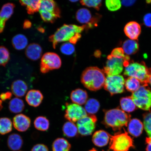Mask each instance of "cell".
<instances>
[{"instance_id": "cell-3", "label": "cell", "mask_w": 151, "mask_h": 151, "mask_svg": "<svg viewBox=\"0 0 151 151\" xmlns=\"http://www.w3.org/2000/svg\"><path fill=\"white\" fill-rule=\"evenodd\" d=\"M131 116L118 108L106 111L103 123L107 127H111L114 131L120 130L124 126H127Z\"/></svg>"}, {"instance_id": "cell-33", "label": "cell", "mask_w": 151, "mask_h": 151, "mask_svg": "<svg viewBox=\"0 0 151 151\" xmlns=\"http://www.w3.org/2000/svg\"><path fill=\"white\" fill-rule=\"evenodd\" d=\"M12 130V123L10 119L4 117L0 118V134L4 135Z\"/></svg>"}, {"instance_id": "cell-42", "label": "cell", "mask_w": 151, "mask_h": 151, "mask_svg": "<svg viewBox=\"0 0 151 151\" xmlns=\"http://www.w3.org/2000/svg\"><path fill=\"white\" fill-rule=\"evenodd\" d=\"M31 151H49V150L46 145L42 144H38L33 147Z\"/></svg>"}, {"instance_id": "cell-24", "label": "cell", "mask_w": 151, "mask_h": 151, "mask_svg": "<svg viewBox=\"0 0 151 151\" xmlns=\"http://www.w3.org/2000/svg\"><path fill=\"white\" fill-rule=\"evenodd\" d=\"M12 43L15 49L20 50L27 47L28 40L26 36L22 34H18L13 37Z\"/></svg>"}, {"instance_id": "cell-22", "label": "cell", "mask_w": 151, "mask_h": 151, "mask_svg": "<svg viewBox=\"0 0 151 151\" xmlns=\"http://www.w3.org/2000/svg\"><path fill=\"white\" fill-rule=\"evenodd\" d=\"M128 130L130 134L135 137H137L142 133L143 125L140 120L133 119L128 123Z\"/></svg>"}, {"instance_id": "cell-35", "label": "cell", "mask_w": 151, "mask_h": 151, "mask_svg": "<svg viewBox=\"0 0 151 151\" xmlns=\"http://www.w3.org/2000/svg\"><path fill=\"white\" fill-rule=\"evenodd\" d=\"M10 58L8 49L4 46H0V65L5 66Z\"/></svg>"}, {"instance_id": "cell-19", "label": "cell", "mask_w": 151, "mask_h": 151, "mask_svg": "<svg viewBox=\"0 0 151 151\" xmlns=\"http://www.w3.org/2000/svg\"><path fill=\"white\" fill-rule=\"evenodd\" d=\"M42 49L40 45L36 43L30 44L27 47L25 51L26 56L30 60L36 61L40 58Z\"/></svg>"}, {"instance_id": "cell-1", "label": "cell", "mask_w": 151, "mask_h": 151, "mask_svg": "<svg viewBox=\"0 0 151 151\" xmlns=\"http://www.w3.org/2000/svg\"><path fill=\"white\" fill-rule=\"evenodd\" d=\"M86 25L79 26L75 24H64L58 28L54 35L50 37L49 40L55 48L58 43L69 42L76 44L81 37V33L86 28Z\"/></svg>"}, {"instance_id": "cell-41", "label": "cell", "mask_w": 151, "mask_h": 151, "mask_svg": "<svg viewBox=\"0 0 151 151\" xmlns=\"http://www.w3.org/2000/svg\"><path fill=\"white\" fill-rule=\"evenodd\" d=\"M111 55L114 57L119 58H125L126 55L123 50L122 48H116L113 50Z\"/></svg>"}, {"instance_id": "cell-29", "label": "cell", "mask_w": 151, "mask_h": 151, "mask_svg": "<svg viewBox=\"0 0 151 151\" xmlns=\"http://www.w3.org/2000/svg\"><path fill=\"white\" fill-rule=\"evenodd\" d=\"M64 135L68 137H74L78 134L77 126L74 123L68 122L64 124L62 128Z\"/></svg>"}, {"instance_id": "cell-47", "label": "cell", "mask_w": 151, "mask_h": 151, "mask_svg": "<svg viewBox=\"0 0 151 151\" xmlns=\"http://www.w3.org/2000/svg\"><path fill=\"white\" fill-rule=\"evenodd\" d=\"M32 23L29 20H24L23 24V28L24 29H27L31 27Z\"/></svg>"}, {"instance_id": "cell-5", "label": "cell", "mask_w": 151, "mask_h": 151, "mask_svg": "<svg viewBox=\"0 0 151 151\" xmlns=\"http://www.w3.org/2000/svg\"><path fill=\"white\" fill-rule=\"evenodd\" d=\"M110 139L109 148L113 151H128L134 147L133 139L125 131L111 135Z\"/></svg>"}, {"instance_id": "cell-25", "label": "cell", "mask_w": 151, "mask_h": 151, "mask_svg": "<svg viewBox=\"0 0 151 151\" xmlns=\"http://www.w3.org/2000/svg\"><path fill=\"white\" fill-rule=\"evenodd\" d=\"M122 48L127 55H131L136 53L138 51L139 45L137 41L129 39L124 41Z\"/></svg>"}, {"instance_id": "cell-49", "label": "cell", "mask_w": 151, "mask_h": 151, "mask_svg": "<svg viewBox=\"0 0 151 151\" xmlns=\"http://www.w3.org/2000/svg\"><path fill=\"white\" fill-rule=\"evenodd\" d=\"M149 83L150 84L151 86V73H150V78H149Z\"/></svg>"}, {"instance_id": "cell-9", "label": "cell", "mask_w": 151, "mask_h": 151, "mask_svg": "<svg viewBox=\"0 0 151 151\" xmlns=\"http://www.w3.org/2000/svg\"><path fill=\"white\" fill-rule=\"evenodd\" d=\"M97 121L95 115L88 114L77 122L79 133L83 136L91 135L95 129Z\"/></svg>"}, {"instance_id": "cell-13", "label": "cell", "mask_w": 151, "mask_h": 151, "mask_svg": "<svg viewBox=\"0 0 151 151\" xmlns=\"http://www.w3.org/2000/svg\"><path fill=\"white\" fill-rule=\"evenodd\" d=\"M13 124L15 129L17 131L24 132L27 131L31 126V120L25 115L18 114L13 118Z\"/></svg>"}, {"instance_id": "cell-27", "label": "cell", "mask_w": 151, "mask_h": 151, "mask_svg": "<svg viewBox=\"0 0 151 151\" xmlns=\"http://www.w3.org/2000/svg\"><path fill=\"white\" fill-rule=\"evenodd\" d=\"M39 0H25L20 1V3L23 6L26 7L28 14H32L39 11L40 5Z\"/></svg>"}, {"instance_id": "cell-34", "label": "cell", "mask_w": 151, "mask_h": 151, "mask_svg": "<svg viewBox=\"0 0 151 151\" xmlns=\"http://www.w3.org/2000/svg\"><path fill=\"white\" fill-rule=\"evenodd\" d=\"M141 84L140 81L137 78L129 77L125 81V86L128 91L133 93L139 89L141 86Z\"/></svg>"}, {"instance_id": "cell-2", "label": "cell", "mask_w": 151, "mask_h": 151, "mask_svg": "<svg viewBox=\"0 0 151 151\" xmlns=\"http://www.w3.org/2000/svg\"><path fill=\"white\" fill-rule=\"evenodd\" d=\"M106 77L102 70L97 67H89L83 71L81 82L88 89L95 91L104 86Z\"/></svg>"}, {"instance_id": "cell-40", "label": "cell", "mask_w": 151, "mask_h": 151, "mask_svg": "<svg viewBox=\"0 0 151 151\" xmlns=\"http://www.w3.org/2000/svg\"><path fill=\"white\" fill-rule=\"evenodd\" d=\"M82 5L99 10L101 6L102 1L100 0H83L80 1Z\"/></svg>"}, {"instance_id": "cell-23", "label": "cell", "mask_w": 151, "mask_h": 151, "mask_svg": "<svg viewBox=\"0 0 151 151\" xmlns=\"http://www.w3.org/2000/svg\"><path fill=\"white\" fill-rule=\"evenodd\" d=\"M39 11H47L60 17V11L55 2L52 0H42L40 1Z\"/></svg>"}, {"instance_id": "cell-6", "label": "cell", "mask_w": 151, "mask_h": 151, "mask_svg": "<svg viewBox=\"0 0 151 151\" xmlns=\"http://www.w3.org/2000/svg\"><path fill=\"white\" fill-rule=\"evenodd\" d=\"M148 86L142 85L131 97L136 106L143 110H150L151 107V90Z\"/></svg>"}, {"instance_id": "cell-15", "label": "cell", "mask_w": 151, "mask_h": 151, "mask_svg": "<svg viewBox=\"0 0 151 151\" xmlns=\"http://www.w3.org/2000/svg\"><path fill=\"white\" fill-rule=\"evenodd\" d=\"M124 33L130 39L132 40H137L141 33L140 24L135 22H128L124 27Z\"/></svg>"}, {"instance_id": "cell-45", "label": "cell", "mask_w": 151, "mask_h": 151, "mask_svg": "<svg viewBox=\"0 0 151 151\" xmlns=\"http://www.w3.org/2000/svg\"><path fill=\"white\" fill-rule=\"evenodd\" d=\"M135 2V1H122L121 3L124 6H129L133 5Z\"/></svg>"}, {"instance_id": "cell-38", "label": "cell", "mask_w": 151, "mask_h": 151, "mask_svg": "<svg viewBox=\"0 0 151 151\" xmlns=\"http://www.w3.org/2000/svg\"><path fill=\"white\" fill-rule=\"evenodd\" d=\"M105 4L107 8L111 11H117L122 6L121 2L119 0H107Z\"/></svg>"}, {"instance_id": "cell-51", "label": "cell", "mask_w": 151, "mask_h": 151, "mask_svg": "<svg viewBox=\"0 0 151 151\" xmlns=\"http://www.w3.org/2000/svg\"><path fill=\"white\" fill-rule=\"evenodd\" d=\"M78 1H70L72 2H75Z\"/></svg>"}, {"instance_id": "cell-14", "label": "cell", "mask_w": 151, "mask_h": 151, "mask_svg": "<svg viewBox=\"0 0 151 151\" xmlns=\"http://www.w3.org/2000/svg\"><path fill=\"white\" fill-rule=\"evenodd\" d=\"M15 5L7 3L4 5L0 11V33L4 30L6 22L14 13Z\"/></svg>"}, {"instance_id": "cell-39", "label": "cell", "mask_w": 151, "mask_h": 151, "mask_svg": "<svg viewBox=\"0 0 151 151\" xmlns=\"http://www.w3.org/2000/svg\"><path fill=\"white\" fill-rule=\"evenodd\" d=\"M60 50L62 53L66 55H71L75 51V47L72 43L67 42L62 45L60 47Z\"/></svg>"}, {"instance_id": "cell-4", "label": "cell", "mask_w": 151, "mask_h": 151, "mask_svg": "<svg viewBox=\"0 0 151 151\" xmlns=\"http://www.w3.org/2000/svg\"><path fill=\"white\" fill-rule=\"evenodd\" d=\"M151 70L143 62H130L124 69V75L138 80L142 85L148 86Z\"/></svg>"}, {"instance_id": "cell-18", "label": "cell", "mask_w": 151, "mask_h": 151, "mask_svg": "<svg viewBox=\"0 0 151 151\" xmlns=\"http://www.w3.org/2000/svg\"><path fill=\"white\" fill-rule=\"evenodd\" d=\"M88 98L87 92L86 90L81 88L73 91L70 94V99L73 103L81 106L86 104Z\"/></svg>"}, {"instance_id": "cell-7", "label": "cell", "mask_w": 151, "mask_h": 151, "mask_svg": "<svg viewBox=\"0 0 151 151\" xmlns=\"http://www.w3.org/2000/svg\"><path fill=\"white\" fill-rule=\"evenodd\" d=\"M125 81L122 75L107 76L104 86V89L111 96L124 91Z\"/></svg>"}, {"instance_id": "cell-20", "label": "cell", "mask_w": 151, "mask_h": 151, "mask_svg": "<svg viewBox=\"0 0 151 151\" xmlns=\"http://www.w3.org/2000/svg\"><path fill=\"white\" fill-rule=\"evenodd\" d=\"M11 88L12 93L15 96L22 97H23L27 92L28 86L24 81L18 80L12 83Z\"/></svg>"}, {"instance_id": "cell-50", "label": "cell", "mask_w": 151, "mask_h": 151, "mask_svg": "<svg viewBox=\"0 0 151 151\" xmlns=\"http://www.w3.org/2000/svg\"><path fill=\"white\" fill-rule=\"evenodd\" d=\"M88 151H98L97 150H96L95 148L92 149V150H90Z\"/></svg>"}, {"instance_id": "cell-36", "label": "cell", "mask_w": 151, "mask_h": 151, "mask_svg": "<svg viewBox=\"0 0 151 151\" xmlns=\"http://www.w3.org/2000/svg\"><path fill=\"white\" fill-rule=\"evenodd\" d=\"M143 127L149 137L151 138V112L145 113L143 115Z\"/></svg>"}, {"instance_id": "cell-31", "label": "cell", "mask_w": 151, "mask_h": 151, "mask_svg": "<svg viewBox=\"0 0 151 151\" xmlns=\"http://www.w3.org/2000/svg\"><path fill=\"white\" fill-rule=\"evenodd\" d=\"M100 103L97 99H91L88 100L85 104L84 109L88 114H94L99 111Z\"/></svg>"}, {"instance_id": "cell-30", "label": "cell", "mask_w": 151, "mask_h": 151, "mask_svg": "<svg viewBox=\"0 0 151 151\" xmlns=\"http://www.w3.org/2000/svg\"><path fill=\"white\" fill-rule=\"evenodd\" d=\"M120 104L122 110L124 112H131L137 109L136 106L131 97L122 98L120 99Z\"/></svg>"}, {"instance_id": "cell-43", "label": "cell", "mask_w": 151, "mask_h": 151, "mask_svg": "<svg viewBox=\"0 0 151 151\" xmlns=\"http://www.w3.org/2000/svg\"><path fill=\"white\" fill-rule=\"evenodd\" d=\"M143 22L147 27H151V14L149 13L145 15L143 19Z\"/></svg>"}, {"instance_id": "cell-8", "label": "cell", "mask_w": 151, "mask_h": 151, "mask_svg": "<svg viewBox=\"0 0 151 151\" xmlns=\"http://www.w3.org/2000/svg\"><path fill=\"white\" fill-rule=\"evenodd\" d=\"M61 65V58L57 54L52 52H47L41 58L40 71L42 73H46L50 70L60 68Z\"/></svg>"}, {"instance_id": "cell-37", "label": "cell", "mask_w": 151, "mask_h": 151, "mask_svg": "<svg viewBox=\"0 0 151 151\" xmlns=\"http://www.w3.org/2000/svg\"><path fill=\"white\" fill-rule=\"evenodd\" d=\"M39 12L41 18L45 22H53L56 19L60 17L57 15L47 11H39Z\"/></svg>"}, {"instance_id": "cell-52", "label": "cell", "mask_w": 151, "mask_h": 151, "mask_svg": "<svg viewBox=\"0 0 151 151\" xmlns=\"http://www.w3.org/2000/svg\"><path fill=\"white\" fill-rule=\"evenodd\" d=\"M103 151H104L103 150Z\"/></svg>"}, {"instance_id": "cell-17", "label": "cell", "mask_w": 151, "mask_h": 151, "mask_svg": "<svg viewBox=\"0 0 151 151\" xmlns=\"http://www.w3.org/2000/svg\"><path fill=\"white\" fill-rule=\"evenodd\" d=\"M43 99L42 94L39 90H31L27 92L25 99L27 103L31 106H39Z\"/></svg>"}, {"instance_id": "cell-10", "label": "cell", "mask_w": 151, "mask_h": 151, "mask_svg": "<svg viewBox=\"0 0 151 151\" xmlns=\"http://www.w3.org/2000/svg\"><path fill=\"white\" fill-rule=\"evenodd\" d=\"M125 57L124 58H119L113 57L111 55H109L106 65L103 70L107 76L119 75L123 70Z\"/></svg>"}, {"instance_id": "cell-28", "label": "cell", "mask_w": 151, "mask_h": 151, "mask_svg": "<svg viewBox=\"0 0 151 151\" xmlns=\"http://www.w3.org/2000/svg\"><path fill=\"white\" fill-rule=\"evenodd\" d=\"M23 100L18 98H15L9 102V108L11 112L18 113L22 112L24 108Z\"/></svg>"}, {"instance_id": "cell-44", "label": "cell", "mask_w": 151, "mask_h": 151, "mask_svg": "<svg viewBox=\"0 0 151 151\" xmlns=\"http://www.w3.org/2000/svg\"><path fill=\"white\" fill-rule=\"evenodd\" d=\"M12 97V94L11 92L9 91L2 93L0 95V98L2 101H3L10 99Z\"/></svg>"}, {"instance_id": "cell-32", "label": "cell", "mask_w": 151, "mask_h": 151, "mask_svg": "<svg viewBox=\"0 0 151 151\" xmlns=\"http://www.w3.org/2000/svg\"><path fill=\"white\" fill-rule=\"evenodd\" d=\"M34 124L36 129L41 131H47L50 127L49 120L43 116H39L36 118Z\"/></svg>"}, {"instance_id": "cell-21", "label": "cell", "mask_w": 151, "mask_h": 151, "mask_svg": "<svg viewBox=\"0 0 151 151\" xmlns=\"http://www.w3.org/2000/svg\"><path fill=\"white\" fill-rule=\"evenodd\" d=\"M7 144L10 150L13 151H17L20 150L23 145V139L19 134L13 133L9 136Z\"/></svg>"}, {"instance_id": "cell-48", "label": "cell", "mask_w": 151, "mask_h": 151, "mask_svg": "<svg viewBox=\"0 0 151 151\" xmlns=\"http://www.w3.org/2000/svg\"><path fill=\"white\" fill-rule=\"evenodd\" d=\"M2 101H1V100H0V110L3 108L2 105Z\"/></svg>"}, {"instance_id": "cell-26", "label": "cell", "mask_w": 151, "mask_h": 151, "mask_svg": "<svg viewBox=\"0 0 151 151\" xmlns=\"http://www.w3.org/2000/svg\"><path fill=\"white\" fill-rule=\"evenodd\" d=\"M71 148L70 143L63 138L56 139L52 143V151H70Z\"/></svg>"}, {"instance_id": "cell-12", "label": "cell", "mask_w": 151, "mask_h": 151, "mask_svg": "<svg viewBox=\"0 0 151 151\" xmlns=\"http://www.w3.org/2000/svg\"><path fill=\"white\" fill-rule=\"evenodd\" d=\"M76 17L80 23L84 24L89 28L95 25L98 21V19L93 17L90 11L86 8L79 9L76 13Z\"/></svg>"}, {"instance_id": "cell-46", "label": "cell", "mask_w": 151, "mask_h": 151, "mask_svg": "<svg viewBox=\"0 0 151 151\" xmlns=\"http://www.w3.org/2000/svg\"><path fill=\"white\" fill-rule=\"evenodd\" d=\"M146 142L147 144L146 151H151V138L149 137H147Z\"/></svg>"}, {"instance_id": "cell-11", "label": "cell", "mask_w": 151, "mask_h": 151, "mask_svg": "<svg viewBox=\"0 0 151 151\" xmlns=\"http://www.w3.org/2000/svg\"><path fill=\"white\" fill-rule=\"evenodd\" d=\"M65 117L69 122H77L88 115L83 107L74 103L66 104Z\"/></svg>"}, {"instance_id": "cell-16", "label": "cell", "mask_w": 151, "mask_h": 151, "mask_svg": "<svg viewBox=\"0 0 151 151\" xmlns=\"http://www.w3.org/2000/svg\"><path fill=\"white\" fill-rule=\"evenodd\" d=\"M111 135L104 130H99L94 132L92 137L93 144L98 147L106 146L109 142Z\"/></svg>"}]
</instances>
